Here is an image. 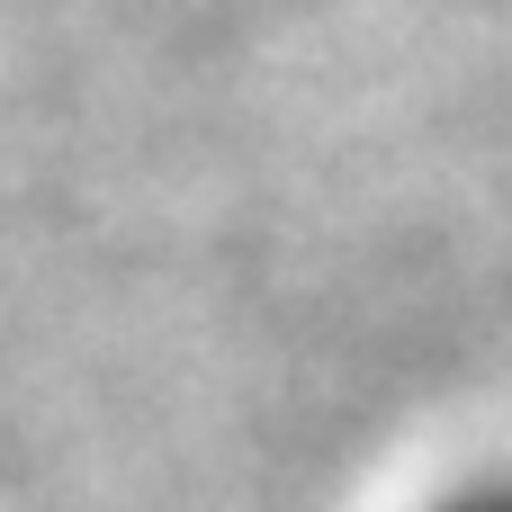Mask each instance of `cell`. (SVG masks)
I'll return each instance as SVG.
<instances>
[{
    "mask_svg": "<svg viewBox=\"0 0 512 512\" xmlns=\"http://www.w3.org/2000/svg\"><path fill=\"white\" fill-rule=\"evenodd\" d=\"M423 512H512V468H486V477H459L441 486Z\"/></svg>",
    "mask_w": 512,
    "mask_h": 512,
    "instance_id": "cell-1",
    "label": "cell"
}]
</instances>
